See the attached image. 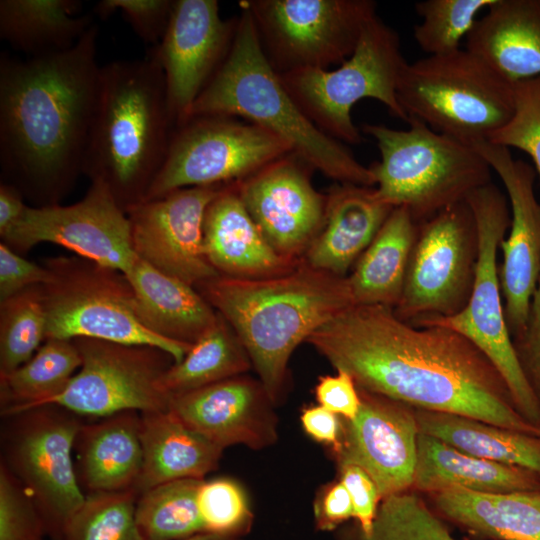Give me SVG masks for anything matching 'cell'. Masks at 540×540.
I'll list each match as a JSON object with an SVG mask.
<instances>
[{
    "label": "cell",
    "instance_id": "cell-1",
    "mask_svg": "<svg viewBox=\"0 0 540 540\" xmlns=\"http://www.w3.org/2000/svg\"><path fill=\"white\" fill-rule=\"evenodd\" d=\"M306 342L361 390L414 409L537 435V427L516 409L497 368L453 329L412 325L386 306L352 305Z\"/></svg>",
    "mask_w": 540,
    "mask_h": 540
},
{
    "label": "cell",
    "instance_id": "cell-2",
    "mask_svg": "<svg viewBox=\"0 0 540 540\" xmlns=\"http://www.w3.org/2000/svg\"><path fill=\"white\" fill-rule=\"evenodd\" d=\"M98 26L70 49L18 59L0 55V162L47 205L83 172L100 86Z\"/></svg>",
    "mask_w": 540,
    "mask_h": 540
},
{
    "label": "cell",
    "instance_id": "cell-3",
    "mask_svg": "<svg viewBox=\"0 0 540 540\" xmlns=\"http://www.w3.org/2000/svg\"><path fill=\"white\" fill-rule=\"evenodd\" d=\"M198 288L239 337L275 405L283 398L293 351L353 305L346 277L315 269L304 260L280 275H219Z\"/></svg>",
    "mask_w": 540,
    "mask_h": 540
},
{
    "label": "cell",
    "instance_id": "cell-4",
    "mask_svg": "<svg viewBox=\"0 0 540 540\" xmlns=\"http://www.w3.org/2000/svg\"><path fill=\"white\" fill-rule=\"evenodd\" d=\"M175 125L156 49L101 67L83 172L104 182L128 209L143 201L167 157Z\"/></svg>",
    "mask_w": 540,
    "mask_h": 540
},
{
    "label": "cell",
    "instance_id": "cell-5",
    "mask_svg": "<svg viewBox=\"0 0 540 540\" xmlns=\"http://www.w3.org/2000/svg\"><path fill=\"white\" fill-rule=\"evenodd\" d=\"M204 115L243 118L285 141L314 170L337 183L375 187L370 168L346 144L314 125L292 99L268 62L244 7L231 50L194 102L189 118Z\"/></svg>",
    "mask_w": 540,
    "mask_h": 540
},
{
    "label": "cell",
    "instance_id": "cell-6",
    "mask_svg": "<svg viewBox=\"0 0 540 540\" xmlns=\"http://www.w3.org/2000/svg\"><path fill=\"white\" fill-rule=\"evenodd\" d=\"M407 123L405 130L362 125L380 152V160L369 168L383 202L406 207L420 224L491 183L492 169L472 145L416 118L409 117Z\"/></svg>",
    "mask_w": 540,
    "mask_h": 540
},
{
    "label": "cell",
    "instance_id": "cell-7",
    "mask_svg": "<svg viewBox=\"0 0 540 540\" xmlns=\"http://www.w3.org/2000/svg\"><path fill=\"white\" fill-rule=\"evenodd\" d=\"M397 98L408 119L470 145L487 140L514 110L513 83L462 48L407 62Z\"/></svg>",
    "mask_w": 540,
    "mask_h": 540
},
{
    "label": "cell",
    "instance_id": "cell-8",
    "mask_svg": "<svg viewBox=\"0 0 540 540\" xmlns=\"http://www.w3.org/2000/svg\"><path fill=\"white\" fill-rule=\"evenodd\" d=\"M406 64L400 36L375 16L340 67L299 69L279 76L301 111L322 132L344 144H359L363 138L351 111L360 100L375 99L393 117L408 122L397 98Z\"/></svg>",
    "mask_w": 540,
    "mask_h": 540
},
{
    "label": "cell",
    "instance_id": "cell-9",
    "mask_svg": "<svg viewBox=\"0 0 540 540\" xmlns=\"http://www.w3.org/2000/svg\"><path fill=\"white\" fill-rule=\"evenodd\" d=\"M49 280L40 285L46 339L91 338L147 345L180 362L192 345L161 338L141 323L135 295L126 276L82 257L46 262Z\"/></svg>",
    "mask_w": 540,
    "mask_h": 540
},
{
    "label": "cell",
    "instance_id": "cell-10",
    "mask_svg": "<svg viewBox=\"0 0 540 540\" xmlns=\"http://www.w3.org/2000/svg\"><path fill=\"white\" fill-rule=\"evenodd\" d=\"M477 227L478 256L471 296L457 314L415 326L453 329L478 347L503 377L518 412L530 423L540 420V405L518 361L508 329L500 287L497 251L510 225L507 197L492 182L466 199Z\"/></svg>",
    "mask_w": 540,
    "mask_h": 540
},
{
    "label": "cell",
    "instance_id": "cell-11",
    "mask_svg": "<svg viewBox=\"0 0 540 540\" xmlns=\"http://www.w3.org/2000/svg\"><path fill=\"white\" fill-rule=\"evenodd\" d=\"M3 417L1 463L34 500L48 536L60 540L86 498L74 465V443L83 420L54 404Z\"/></svg>",
    "mask_w": 540,
    "mask_h": 540
},
{
    "label": "cell",
    "instance_id": "cell-12",
    "mask_svg": "<svg viewBox=\"0 0 540 540\" xmlns=\"http://www.w3.org/2000/svg\"><path fill=\"white\" fill-rule=\"evenodd\" d=\"M240 6L249 11L278 74L343 63L377 16L372 0H243Z\"/></svg>",
    "mask_w": 540,
    "mask_h": 540
},
{
    "label": "cell",
    "instance_id": "cell-13",
    "mask_svg": "<svg viewBox=\"0 0 540 540\" xmlns=\"http://www.w3.org/2000/svg\"><path fill=\"white\" fill-rule=\"evenodd\" d=\"M290 153L285 141L247 121L194 116L175 128L164 164L143 201L187 187L236 183Z\"/></svg>",
    "mask_w": 540,
    "mask_h": 540
},
{
    "label": "cell",
    "instance_id": "cell-14",
    "mask_svg": "<svg viewBox=\"0 0 540 540\" xmlns=\"http://www.w3.org/2000/svg\"><path fill=\"white\" fill-rule=\"evenodd\" d=\"M477 256V227L466 200L418 224L394 313L412 325L459 313L472 293Z\"/></svg>",
    "mask_w": 540,
    "mask_h": 540
},
{
    "label": "cell",
    "instance_id": "cell-15",
    "mask_svg": "<svg viewBox=\"0 0 540 540\" xmlns=\"http://www.w3.org/2000/svg\"><path fill=\"white\" fill-rule=\"evenodd\" d=\"M73 342L81 366L66 388L45 404L91 418L169 409L171 397L163 390L161 379L175 362L170 354L153 346L91 338Z\"/></svg>",
    "mask_w": 540,
    "mask_h": 540
},
{
    "label": "cell",
    "instance_id": "cell-16",
    "mask_svg": "<svg viewBox=\"0 0 540 540\" xmlns=\"http://www.w3.org/2000/svg\"><path fill=\"white\" fill-rule=\"evenodd\" d=\"M2 238L21 251L42 242L57 244L123 274L138 257L128 215L102 181H92L84 198L72 205L26 206Z\"/></svg>",
    "mask_w": 540,
    "mask_h": 540
},
{
    "label": "cell",
    "instance_id": "cell-17",
    "mask_svg": "<svg viewBox=\"0 0 540 540\" xmlns=\"http://www.w3.org/2000/svg\"><path fill=\"white\" fill-rule=\"evenodd\" d=\"M226 185L182 188L128 209L136 255L193 287L219 276L204 252L203 221Z\"/></svg>",
    "mask_w": 540,
    "mask_h": 540
},
{
    "label": "cell",
    "instance_id": "cell-18",
    "mask_svg": "<svg viewBox=\"0 0 540 540\" xmlns=\"http://www.w3.org/2000/svg\"><path fill=\"white\" fill-rule=\"evenodd\" d=\"M238 17L223 19L216 0H174L167 29L154 46L175 128L185 123L201 92L226 60Z\"/></svg>",
    "mask_w": 540,
    "mask_h": 540
},
{
    "label": "cell",
    "instance_id": "cell-19",
    "mask_svg": "<svg viewBox=\"0 0 540 540\" xmlns=\"http://www.w3.org/2000/svg\"><path fill=\"white\" fill-rule=\"evenodd\" d=\"M313 170L290 153L236 182L238 195L264 238L278 254L294 261L325 220L327 195L312 185Z\"/></svg>",
    "mask_w": 540,
    "mask_h": 540
},
{
    "label": "cell",
    "instance_id": "cell-20",
    "mask_svg": "<svg viewBox=\"0 0 540 540\" xmlns=\"http://www.w3.org/2000/svg\"><path fill=\"white\" fill-rule=\"evenodd\" d=\"M501 179L510 203L509 235L500 243L499 268L505 319L511 336L524 326L540 275V202L535 169L510 149L487 140L472 145Z\"/></svg>",
    "mask_w": 540,
    "mask_h": 540
},
{
    "label": "cell",
    "instance_id": "cell-21",
    "mask_svg": "<svg viewBox=\"0 0 540 540\" xmlns=\"http://www.w3.org/2000/svg\"><path fill=\"white\" fill-rule=\"evenodd\" d=\"M358 390L357 416L341 419V442L334 454L338 466L362 468L375 482L381 499L410 490L419 435L414 408Z\"/></svg>",
    "mask_w": 540,
    "mask_h": 540
},
{
    "label": "cell",
    "instance_id": "cell-22",
    "mask_svg": "<svg viewBox=\"0 0 540 540\" xmlns=\"http://www.w3.org/2000/svg\"><path fill=\"white\" fill-rule=\"evenodd\" d=\"M275 406L259 380L239 375L174 395L169 410L222 449L261 450L278 440Z\"/></svg>",
    "mask_w": 540,
    "mask_h": 540
},
{
    "label": "cell",
    "instance_id": "cell-23",
    "mask_svg": "<svg viewBox=\"0 0 540 540\" xmlns=\"http://www.w3.org/2000/svg\"><path fill=\"white\" fill-rule=\"evenodd\" d=\"M203 246L209 263L228 277H271L288 272L298 263L270 246L241 201L236 183L226 185L207 207Z\"/></svg>",
    "mask_w": 540,
    "mask_h": 540
},
{
    "label": "cell",
    "instance_id": "cell-24",
    "mask_svg": "<svg viewBox=\"0 0 540 540\" xmlns=\"http://www.w3.org/2000/svg\"><path fill=\"white\" fill-rule=\"evenodd\" d=\"M325 220L305 251L311 267L346 277L393 210L375 187L336 183L328 191Z\"/></svg>",
    "mask_w": 540,
    "mask_h": 540
},
{
    "label": "cell",
    "instance_id": "cell-25",
    "mask_svg": "<svg viewBox=\"0 0 540 540\" xmlns=\"http://www.w3.org/2000/svg\"><path fill=\"white\" fill-rule=\"evenodd\" d=\"M142 461L139 412L82 422L74 443V465L85 495L136 490Z\"/></svg>",
    "mask_w": 540,
    "mask_h": 540
},
{
    "label": "cell",
    "instance_id": "cell-26",
    "mask_svg": "<svg viewBox=\"0 0 540 540\" xmlns=\"http://www.w3.org/2000/svg\"><path fill=\"white\" fill-rule=\"evenodd\" d=\"M465 49L511 83L540 76V0H495Z\"/></svg>",
    "mask_w": 540,
    "mask_h": 540
},
{
    "label": "cell",
    "instance_id": "cell-27",
    "mask_svg": "<svg viewBox=\"0 0 540 540\" xmlns=\"http://www.w3.org/2000/svg\"><path fill=\"white\" fill-rule=\"evenodd\" d=\"M124 275L141 323L155 335L192 345L216 323L218 313L200 292L139 257Z\"/></svg>",
    "mask_w": 540,
    "mask_h": 540
},
{
    "label": "cell",
    "instance_id": "cell-28",
    "mask_svg": "<svg viewBox=\"0 0 540 540\" xmlns=\"http://www.w3.org/2000/svg\"><path fill=\"white\" fill-rule=\"evenodd\" d=\"M140 434L143 461L136 486L139 494L171 481L205 479L218 467L224 450L169 409L140 413Z\"/></svg>",
    "mask_w": 540,
    "mask_h": 540
},
{
    "label": "cell",
    "instance_id": "cell-29",
    "mask_svg": "<svg viewBox=\"0 0 540 540\" xmlns=\"http://www.w3.org/2000/svg\"><path fill=\"white\" fill-rule=\"evenodd\" d=\"M435 512L485 540H540V490L482 493L445 489L431 493Z\"/></svg>",
    "mask_w": 540,
    "mask_h": 540
},
{
    "label": "cell",
    "instance_id": "cell-30",
    "mask_svg": "<svg viewBox=\"0 0 540 540\" xmlns=\"http://www.w3.org/2000/svg\"><path fill=\"white\" fill-rule=\"evenodd\" d=\"M413 487L429 494L452 488L508 493L540 490V477L521 467L469 455L419 432Z\"/></svg>",
    "mask_w": 540,
    "mask_h": 540
},
{
    "label": "cell",
    "instance_id": "cell-31",
    "mask_svg": "<svg viewBox=\"0 0 540 540\" xmlns=\"http://www.w3.org/2000/svg\"><path fill=\"white\" fill-rule=\"evenodd\" d=\"M418 223L404 206L393 208L346 276L353 305L395 308L405 281Z\"/></svg>",
    "mask_w": 540,
    "mask_h": 540
},
{
    "label": "cell",
    "instance_id": "cell-32",
    "mask_svg": "<svg viewBox=\"0 0 540 540\" xmlns=\"http://www.w3.org/2000/svg\"><path fill=\"white\" fill-rule=\"evenodd\" d=\"M77 0H1L0 38L26 58L72 48L95 24Z\"/></svg>",
    "mask_w": 540,
    "mask_h": 540
},
{
    "label": "cell",
    "instance_id": "cell-33",
    "mask_svg": "<svg viewBox=\"0 0 540 540\" xmlns=\"http://www.w3.org/2000/svg\"><path fill=\"white\" fill-rule=\"evenodd\" d=\"M419 432L469 455L521 467L540 477V437L456 414L414 409Z\"/></svg>",
    "mask_w": 540,
    "mask_h": 540
},
{
    "label": "cell",
    "instance_id": "cell-34",
    "mask_svg": "<svg viewBox=\"0 0 540 540\" xmlns=\"http://www.w3.org/2000/svg\"><path fill=\"white\" fill-rule=\"evenodd\" d=\"M81 362L73 340L46 339L27 362L0 375L1 415L45 404L66 388Z\"/></svg>",
    "mask_w": 540,
    "mask_h": 540
},
{
    "label": "cell",
    "instance_id": "cell-35",
    "mask_svg": "<svg viewBox=\"0 0 540 540\" xmlns=\"http://www.w3.org/2000/svg\"><path fill=\"white\" fill-rule=\"evenodd\" d=\"M251 367L239 337L218 313L216 323L164 373L161 386L172 397L243 375Z\"/></svg>",
    "mask_w": 540,
    "mask_h": 540
},
{
    "label": "cell",
    "instance_id": "cell-36",
    "mask_svg": "<svg viewBox=\"0 0 540 540\" xmlns=\"http://www.w3.org/2000/svg\"><path fill=\"white\" fill-rule=\"evenodd\" d=\"M204 479H182L139 494L136 521L144 540H181L203 533L197 494Z\"/></svg>",
    "mask_w": 540,
    "mask_h": 540
},
{
    "label": "cell",
    "instance_id": "cell-37",
    "mask_svg": "<svg viewBox=\"0 0 540 540\" xmlns=\"http://www.w3.org/2000/svg\"><path fill=\"white\" fill-rule=\"evenodd\" d=\"M135 489L86 495L60 540H144L136 521Z\"/></svg>",
    "mask_w": 540,
    "mask_h": 540
},
{
    "label": "cell",
    "instance_id": "cell-38",
    "mask_svg": "<svg viewBox=\"0 0 540 540\" xmlns=\"http://www.w3.org/2000/svg\"><path fill=\"white\" fill-rule=\"evenodd\" d=\"M46 340V318L40 285L1 302L0 375L27 362Z\"/></svg>",
    "mask_w": 540,
    "mask_h": 540
},
{
    "label": "cell",
    "instance_id": "cell-39",
    "mask_svg": "<svg viewBox=\"0 0 540 540\" xmlns=\"http://www.w3.org/2000/svg\"><path fill=\"white\" fill-rule=\"evenodd\" d=\"M356 540H458L444 520L411 490L381 500L369 534Z\"/></svg>",
    "mask_w": 540,
    "mask_h": 540
},
{
    "label": "cell",
    "instance_id": "cell-40",
    "mask_svg": "<svg viewBox=\"0 0 540 540\" xmlns=\"http://www.w3.org/2000/svg\"><path fill=\"white\" fill-rule=\"evenodd\" d=\"M495 0H423L416 2L422 22L414 26L413 37L428 54L437 56L460 49L476 23V15Z\"/></svg>",
    "mask_w": 540,
    "mask_h": 540
},
{
    "label": "cell",
    "instance_id": "cell-41",
    "mask_svg": "<svg viewBox=\"0 0 540 540\" xmlns=\"http://www.w3.org/2000/svg\"><path fill=\"white\" fill-rule=\"evenodd\" d=\"M197 504L204 532L241 538L253 524V513L242 485L231 478L203 480Z\"/></svg>",
    "mask_w": 540,
    "mask_h": 540
},
{
    "label": "cell",
    "instance_id": "cell-42",
    "mask_svg": "<svg viewBox=\"0 0 540 540\" xmlns=\"http://www.w3.org/2000/svg\"><path fill=\"white\" fill-rule=\"evenodd\" d=\"M514 110L508 122L487 139L527 153L540 176V76L513 83Z\"/></svg>",
    "mask_w": 540,
    "mask_h": 540
},
{
    "label": "cell",
    "instance_id": "cell-43",
    "mask_svg": "<svg viewBox=\"0 0 540 540\" xmlns=\"http://www.w3.org/2000/svg\"><path fill=\"white\" fill-rule=\"evenodd\" d=\"M45 521L32 497L0 463V540H45Z\"/></svg>",
    "mask_w": 540,
    "mask_h": 540
},
{
    "label": "cell",
    "instance_id": "cell-44",
    "mask_svg": "<svg viewBox=\"0 0 540 540\" xmlns=\"http://www.w3.org/2000/svg\"><path fill=\"white\" fill-rule=\"evenodd\" d=\"M173 6L174 0H102L94 12L107 19L119 11L142 41L156 46L167 29Z\"/></svg>",
    "mask_w": 540,
    "mask_h": 540
},
{
    "label": "cell",
    "instance_id": "cell-45",
    "mask_svg": "<svg viewBox=\"0 0 540 540\" xmlns=\"http://www.w3.org/2000/svg\"><path fill=\"white\" fill-rule=\"evenodd\" d=\"M523 373L540 405V275L523 328L512 336Z\"/></svg>",
    "mask_w": 540,
    "mask_h": 540
},
{
    "label": "cell",
    "instance_id": "cell-46",
    "mask_svg": "<svg viewBox=\"0 0 540 540\" xmlns=\"http://www.w3.org/2000/svg\"><path fill=\"white\" fill-rule=\"evenodd\" d=\"M340 481L348 490L352 505L353 518L357 521L358 532L370 533L381 497L375 482L359 466L347 464L339 466Z\"/></svg>",
    "mask_w": 540,
    "mask_h": 540
},
{
    "label": "cell",
    "instance_id": "cell-47",
    "mask_svg": "<svg viewBox=\"0 0 540 540\" xmlns=\"http://www.w3.org/2000/svg\"><path fill=\"white\" fill-rule=\"evenodd\" d=\"M49 270L17 255L7 244H0V300L46 283Z\"/></svg>",
    "mask_w": 540,
    "mask_h": 540
},
{
    "label": "cell",
    "instance_id": "cell-48",
    "mask_svg": "<svg viewBox=\"0 0 540 540\" xmlns=\"http://www.w3.org/2000/svg\"><path fill=\"white\" fill-rule=\"evenodd\" d=\"M336 375L319 378L315 386L318 405L345 420H353L360 409L361 398L353 378L342 370Z\"/></svg>",
    "mask_w": 540,
    "mask_h": 540
},
{
    "label": "cell",
    "instance_id": "cell-49",
    "mask_svg": "<svg viewBox=\"0 0 540 540\" xmlns=\"http://www.w3.org/2000/svg\"><path fill=\"white\" fill-rule=\"evenodd\" d=\"M353 518V505L344 484L338 480L325 485L314 502V520L320 531H331Z\"/></svg>",
    "mask_w": 540,
    "mask_h": 540
},
{
    "label": "cell",
    "instance_id": "cell-50",
    "mask_svg": "<svg viewBox=\"0 0 540 540\" xmlns=\"http://www.w3.org/2000/svg\"><path fill=\"white\" fill-rule=\"evenodd\" d=\"M304 432L313 440L332 449L333 455L341 442V420L338 416L320 405L304 408L300 415Z\"/></svg>",
    "mask_w": 540,
    "mask_h": 540
},
{
    "label": "cell",
    "instance_id": "cell-51",
    "mask_svg": "<svg viewBox=\"0 0 540 540\" xmlns=\"http://www.w3.org/2000/svg\"><path fill=\"white\" fill-rule=\"evenodd\" d=\"M27 205L21 191L10 183L0 186V235H5L20 219Z\"/></svg>",
    "mask_w": 540,
    "mask_h": 540
},
{
    "label": "cell",
    "instance_id": "cell-52",
    "mask_svg": "<svg viewBox=\"0 0 540 540\" xmlns=\"http://www.w3.org/2000/svg\"><path fill=\"white\" fill-rule=\"evenodd\" d=\"M181 540H242V539L203 532V533H199V534H196V535H193L191 537L181 539Z\"/></svg>",
    "mask_w": 540,
    "mask_h": 540
},
{
    "label": "cell",
    "instance_id": "cell-53",
    "mask_svg": "<svg viewBox=\"0 0 540 540\" xmlns=\"http://www.w3.org/2000/svg\"><path fill=\"white\" fill-rule=\"evenodd\" d=\"M537 435L540 437V427L537 429Z\"/></svg>",
    "mask_w": 540,
    "mask_h": 540
}]
</instances>
